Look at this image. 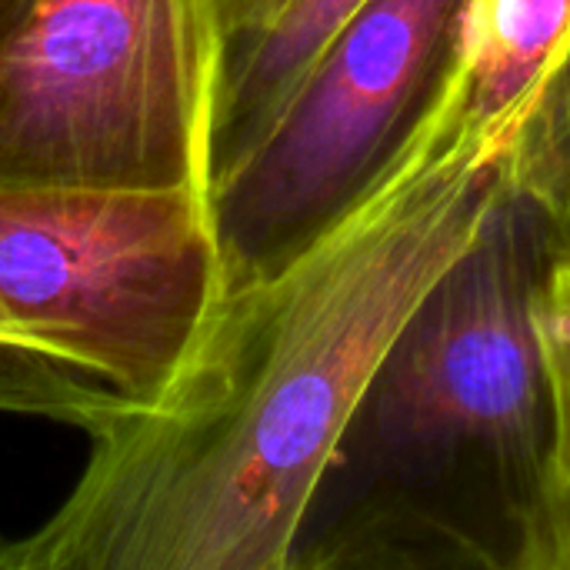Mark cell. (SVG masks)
<instances>
[{
  "label": "cell",
  "mask_w": 570,
  "mask_h": 570,
  "mask_svg": "<svg viewBox=\"0 0 570 570\" xmlns=\"http://www.w3.org/2000/svg\"><path fill=\"white\" fill-rule=\"evenodd\" d=\"M371 0H240L214 20L207 190L277 124L331 43Z\"/></svg>",
  "instance_id": "6"
},
{
  "label": "cell",
  "mask_w": 570,
  "mask_h": 570,
  "mask_svg": "<svg viewBox=\"0 0 570 570\" xmlns=\"http://www.w3.org/2000/svg\"><path fill=\"white\" fill-rule=\"evenodd\" d=\"M0 411L40 414L57 421L53 397L3 307H0Z\"/></svg>",
  "instance_id": "11"
},
{
  "label": "cell",
  "mask_w": 570,
  "mask_h": 570,
  "mask_svg": "<svg viewBox=\"0 0 570 570\" xmlns=\"http://www.w3.org/2000/svg\"><path fill=\"white\" fill-rule=\"evenodd\" d=\"M570 30V0H468L458 60L484 117L524 110Z\"/></svg>",
  "instance_id": "7"
},
{
  "label": "cell",
  "mask_w": 570,
  "mask_h": 570,
  "mask_svg": "<svg viewBox=\"0 0 570 570\" xmlns=\"http://www.w3.org/2000/svg\"><path fill=\"white\" fill-rule=\"evenodd\" d=\"M511 184L538 210L554 254H570V47L558 50L524 110Z\"/></svg>",
  "instance_id": "8"
},
{
  "label": "cell",
  "mask_w": 570,
  "mask_h": 570,
  "mask_svg": "<svg viewBox=\"0 0 570 570\" xmlns=\"http://www.w3.org/2000/svg\"><path fill=\"white\" fill-rule=\"evenodd\" d=\"M210 0H37L0 50V184L204 190Z\"/></svg>",
  "instance_id": "3"
},
{
  "label": "cell",
  "mask_w": 570,
  "mask_h": 570,
  "mask_svg": "<svg viewBox=\"0 0 570 570\" xmlns=\"http://www.w3.org/2000/svg\"><path fill=\"white\" fill-rule=\"evenodd\" d=\"M508 564L521 570H570V474H541L511 531Z\"/></svg>",
  "instance_id": "10"
},
{
  "label": "cell",
  "mask_w": 570,
  "mask_h": 570,
  "mask_svg": "<svg viewBox=\"0 0 570 570\" xmlns=\"http://www.w3.org/2000/svg\"><path fill=\"white\" fill-rule=\"evenodd\" d=\"M237 3H240V0H210V7H214V20H217V17H224L227 10H234Z\"/></svg>",
  "instance_id": "13"
},
{
  "label": "cell",
  "mask_w": 570,
  "mask_h": 570,
  "mask_svg": "<svg viewBox=\"0 0 570 570\" xmlns=\"http://www.w3.org/2000/svg\"><path fill=\"white\" fill-rule=\"evenodd\" d=\"M551 257L538 210L508 184L478 240L404 324L351 434L434 478L481 464L524 508L548 454L534 297Z\"/></svg>",
  "instance_id": "4"
},
{
  "label": "cell",
  "mask_w": 570,
  "mask_h": 570,
  "mask_svg": "<svg viewBox=\"0 0 570 570\" xmlns=\"http://www.w3.org/2000/svg\"><path fill=\"white\" fill-rule=\"evenodd\" d=\"M534 327L548 391V454L541 474H570V254H554L538 297Z\"/></svg>",
  "instance_id": "9"
},
{
  "label": "cell",
  "mask_w": 570,
  "mask_h": 570,
  "mask_svg": "<svg viewBox=\"0 0 570 570\" xmlns=\"http://www.w3.org/2000/svg\"><path fill=\"white\" fill-rule=\"evenodd\" d=\"M564 47H570V30H568V37H564V43H561V50H564Z\"/></svg>",
  "instance_id": "14"
},
{
  "label": "cell",
  "mask_w": 570,
  "mask_h": 570,
  "mask_svg": "<svg viewBox=\"0 0 570 570\" xmlns=\"http://www.w3.org/2000/svg\"><path fill=\"white\" fill-rule=\"evenodd\" d=\"M524 110L478 114L454 57L364 197L220 297L164 401L87 434L83 474L47 521L0 538V570L294 568L387 351L504 197Z\"/></svg>",
  "instance_id": "1"
},
{
  "label": "cell",
  "mask_w": 570,
  "mask_h": 570,
  "mask_svg": "<svg viewBox=\"0 0 570 570\" xmlns=\"http://www.w3.org/2000/svg\"><path fill=\"white\" fill-rule=\"evenodd\" d=\"M224 297L204 190L0 184V307L57 421L154 411Z\"/></svg>",
  "instance_id": "2"
},
{
  "label": "cell",
  "mask_w": 570,
  "mask_h": 570,
  "mask_svg": "<svg viewBox=\"0 0 570 570\" xmlns=\"http://www.w3.org/2000/svg\"><path fill=\"white\" fill-rule=\"evenodd\" d=\"M37 0H0V50L13 40V33L23 27L27 13Z\"/></svg>",
  "instance_id": "12"
},
{
  "label": "cell",
  "mask_w": 570,
  "mask_h": 570,
  "mask_svg": "<svg viewBox=\"0 0 570 570\" xmlns=\"http://www.w3.org/2000/svg\"><path fill=\"white\" fill-rule=\"evenodd\" d=\"M468 0H371L210 190L224 294L277 274L397 157L444 87Z\"/></svg>",
  "instance_id": "5"
}]
</instances>
